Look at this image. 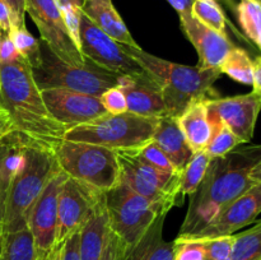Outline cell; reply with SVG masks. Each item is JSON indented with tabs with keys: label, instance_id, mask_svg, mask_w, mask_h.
Here are the masks:
<instances>
[{
	"label": "cell",
	"instance_id": "6da1fadb",
	"mask_svg": "<svg viewBox=\"0 0 261 260\" xmlns=\"http://www.w3.org/2000/svg\"><path fill=\"white\" fill-rule=\"evenodd\" d=\"M261 161V144L236 147L212 158L205 176L190 195L188 213L176 239H185L205 227L221 209L255 185L250 173Z\"/></svg>",
	"mask_w": 261,
	"mask_h": 260
},
{
	"label": "cell",
	"instance_id": "7a4b0ae2",
	"mask_svg": "<svg viewBox=\"0 0 261 260\" xmlns=\"http://www.w3.org/2000/svg\"><path fill=\"white\" fill-rule=\"evenodd\" d=\"M0 107L23 142L54 152L66 130L54 119L22 56L0 63Z\"/></svg>",
	"mask_w": 261,
	"mask_h": 260
},
{
	"label": "cell",
	"instance_id": "3957f363",
	"mask_svg": "<svg viewBox=\"0 0 261 260\" xmlns=\"http://www.w3.org/2000/svg\"><path fill=\"white\" fill-rule=\"evenodd\" d=\"M122 48L161 84L166 110L170 116L178 117L195 101L216 98L213 84L222 74L219 69L172 63L147 53L139 45H122Z\"/></svg>",
	"mask_w": 261,
	"mask_h": 260
},
{
	"label": "cell",
	"instance_id": "277c9868",
	"mask_svg": "<svg viewBox=\"0 0 261 260\" xmlns=\"http://www.w3.org/2000/svg\"><path fill=\"white\" fill-rule=\"evenodd\" d=\"M59 170L54 152L24 143L20 162L8 190L0 233L27 226L31 208Z\"/></svg>",
	"mask_w": 261,
	"mask_h": 260
},
{
	"label": "cell",
	"instance_id": "5b68a950",
	"mask_svg": "<svg viewBox=\"0 0 261 260\" xmlns=\"http://www.w3.org/2000/svg\"><path fill=\"white\" fill-rule=\"evenodd\" d=\"M40 41V64L32 70L38 89H68L79 93L101 97L103 92L121 84L124 75L101 68L89 59L81 66L61 60L43 40Z\"/></svg>",
	"mask_w": 261,
	"mask_h": 260
},
{
	"label": "cell",
	"instance_id": "8992f818",
	"mask_svg": "<svg viewBox=\"0 0 261 260\" xmlns=\"http://www.w3.org/2000/svg\"><path fill=\"white\" fill-rule=\"evenodd\" d=\"M158 119L133 112L107 114L66 130L64 139L101 145L116 152H135L152 142Z\"/></svg>",
	"mask_w": 261,
	"mask_h": 260
},
{
	"label": "cell",
	"instance_id": "52a82bcc",
	"mask_svg": "<svg viewBox=\"0 0 261 260\" xmlns=\"http://www.w3.org/2000/svg\"><path fill=\"white\" fill-rule=\"evenodd\" d=\"M58 165L69 177L106 193L120 183L117 152L101 145L61 140L54 150Z\"/></svg>",
	"mask_w": 261,
	"mask_h": 260
},
{
	"label": "cell",
	"instance_id": "ba28073f",
	"mask_svg": "<svg viewBox=\"0 0 261 260\" xmlns=\"http://www.w3.org/2000/svg\"><path fill=\"white\" fill-rule=\"evenodd\" d=\"M110 228L121 237L127 249L134 246L160 214L152 203L120 181L105 193Z\"/></svg>",
	"mask_w": 261,
	"mask_h": 260
},
{
	"label": "cell",
	"instance_id": "9c48e42d",
	"mask_svg": "<svg viewBox=\"0 0 261 260\" xmlns=\"http://www.w3.org/2000/svg\"><path fill=\"white\" fill-rule=\"evenodd\" d=\"M120 181L167 214L178 205L180 175L161 172L126 152H117Z\"/></svg>",
	"mask_w": 261,
	"mask_h": 260
},
{
	"label": "cell",
	"instance_id": "30bf717a",
	"mask_svg": "<svg viewBox=\"0 0 261 260\" xmlns=\"http://www.w3.org/2000/svg\"><path fill=\"white\" fill-rule=\"evenodd\" d=\"M79 48L86 59H89L101 68L125 76L148 75L135 59L122 48L121 43L99 30L83 12H79Z\"/></svg>",
	"mask_w": 261,
	"mask_h": 260
},
{
	"label": "cell",
	"instance_id": "8fae6325",
	"mask_svg": "<svg viewBox=\"0 0 261 260\" xmlns=\"http://www.w3.org/2000/svg\"><path fill=\"white\" fill-rule=\"evenodd\" d=\"M25 13L37 25L41 40L47 43L58 58L75 66L86 63L66 25L58 0H25Z\"/></svg>",
	"mask_w": 261,
	"mask_h": 260
},
{
	"label": "cell",
	"instance_id": "7c38bea8",
	"mask_svg": "<svg viewBox=\"0 0 261 260\" xmlns=\"http://www.w3.org/2000/svg\"><path fill=\"white\" fill-rule=\"evenodd\" d=\"M103 194L75 178H65L59 195L56 244L83 228Z\"/></svg>",
	"mask_w": 261,
	"mask_h": 260
},
{
	"label": "cell",
	"instance_id": "4fadbf2b",
	"mask_svg": "<svg viewBox=\"0 0 261 260\" xmlns=\"http://www.w3.org/2000/svg\"><path fill=\"white\" fill-rule=\"evenodd\" d=\"M261 213V183H256L246 193L218 212L209 223L195 233L176 240H211L231 236L239 229L254 223Z\"/></svg>",
	"mask_w": 261,
	"mask_h": 260
},
{
	"label": "cell",
	"instance_id": "5bb4252c",
	"mask_svg": "<svg viewBox=\"0 0 261 260\" xmlns=\"http://www.w3.org/2000/svg\"><path fill=\"white\" fill-rule=\"evenodd\" d=\"M66 177L68 175L59 170L46 184L45 189L28 213L27 226L32 232L41 260H43L51 247L56 244L59 195Z\"/></svg>",
	"mask_w": 261,
	"mask_h": 260
},
{
	"label": "cell",
	"instance_id": "9a60e30c",
	"mask_svg": "<svg viewBox=\"0 0 261 260\" xmlns=\"http://www.w3.org/2000/svg\"><path fill=\"white\" fill-rule=\"evenodd\" d=\"M43 102L56 121L69 130L110 114L101 98L68 89H42Z\"/></svg>",
	"mask_w": 261,
	"mask_h": 260
},
{
	"label": "cell",
	"instance_id": "2e32d148",
	"mask_svg": "<svg viewBox=\"0 0 261 260\" xmlns=\"http://www.w3.org/2000/svg\"><path fill=\"white\" fill-rule=\"evenodd\" d=\"M205 105L218 115L242 144L251 142L261 110V93L252 91L240 96L208 98Z\"/></svg>",
	"mask_w": 261,
	"mask_h": 260
},
{
	"label": "cell",
	"instance_id": "e0dca14e",
	"mask_svg": "<svg viewBox=\"0 0 261 260\" xmlns=\"http://www.w3.org/2000/svg\"><path fill=\"white\" fill-rule=\"evenodd\" d=\"M180 24L198 53L199 63L196 65L204 69H219L229 51L234 47L228 36L204 25L191 15V12L180 14Z\"/></svg>",
	"mask_w": 261,
	"mask_h": 260
},
{
	"label": "cell",
	"instance_id": "ac0fdd59",
	"mask_svg": "<svg viewBox=\"0 0 261 260\" xmlns=\"http://www.w3.org/2000/svg\"><path fill=\"white\" fill-rule=\"evenodd\" d=\"M120 87L126 98L129 112L155 119L167 115L161 84L150 73L143 76L124 75Z\"/></svg>",
	"mask_w": 261,
	"mask_h": 260
},
{
	"label": "cell",
	"instance_id": "d6986e66",
	"mask_svg": "<svg viewBox=\"0 0 261 260\" xmlns=\"http://www.w3.org/2000/svg\"><path fill=\"white\" fill-rule=\"evenodd\" d=\"M152 140L167 155L175 170L181 175L194 155V150L186 140L177 117L170 115L160 117Z\"/></svg>",
	"mask_w": 261,
	"mask_h": 260
},
{
	"label": "cell",
	"instance_id": "ffe728a7",
	"mask_svg": "<svg viewBox=\"0 0 261 260\" xmlns=\"http://www.w3.org/2000/svg\"><path fill=\"white\" fill-rule=\"evenodd\" d=\"M81 9L99 30L116 42L126 46H138L112 4V0H83Z\"/></svg>",
	"mask_w": 261,
	"mask_h": 260
},
{
	"label": "cell",
	"instance_id": "44dd1931",
	"mask_svg": "<svg viewBox=\"0 0 261 260\" xmlns=\"http://www.w3.org/2000/svg\"><path fill=\"white\" fill-rule=\"evenodd\" d=\"M167 214H160L139 241L127 249L125 260H173L175 242L163 240V224Z\"/></svg>",
	"mask_w": 261,
	"mask_h": 260
},
{
	"label": "cell",
	"instance_id": "7402d4cb",
	"mask_svg": "<svg viewBox=\"0 0 261 260\" xmlns=\"http://www.w3.org/2000/svg\"><path fill=\"white\" fill-rule=\"evenodd\" d=\"M110 228L105 194L99 199L93 213L81 229L79 256L81 260H99L103 250L105 239Z\"/></svg>",
	"mask_w": 261,
	"mask_h": 260
},
{
	"label": "cell",
	"instance_id": "603a6c76",
	"mask_svg": "<svg viewBox=\"0 0 261 260\" xmlns=\"http://www.w3.org/2000/svg\"><path fill=\"white\" fill-rule=\"evenodd\" d=\"M177 120L194 153L205 149L211 138V124L205 99L193 102Z\"/></svg>",
	"mask_w": 261,
	"mask_h": 260
},
{
	"label": "cell",
	"instance_id": "cb8c5ba5",
	"mask_svg": "<svg viewBox=\"0 0 261 260\" xmlns=\"http://www.w3.org/2000/svg\"><path fill=\"white\" fill-rule=\"evenodd\" d=\"M24 142L17 133L0 139V224L4 216L8 190L20 162Z\"/></svg>",
	"mask_w": 261,
	"mask_h": 260
},
{
	"label": "cell",
	"instance_id": "d4e9b609",
	"mask_svg": "<svg viewBox=\"0 0 261 260\" xmlns=\"http://www.w3.org/2000/svg\"><path fill=\"white\" fill-rule=\"evenodd\" d=\"M0 260H41L28 226L0 233Z\"/></svg>",
	"mask_w": 261,
	"mask_h": 260
},
{
	"label": "cell",
	"instance_id": "484cf974",
	"mask_svg": "<svg viewBox=\"0 0 261 260\" xmlns=\"http://www.w3.org/2000/svg\"><path fill=\"white\" fill-rule=\"evenodd\" d=\"M208 110V119L211 124V138L205 147L206 154L211 158L222 157L242 144L239 138L227 127V125L218 117L214 111Z\"/></svg>",
	"mask_w": 261,
	"mask_h": 260
},
{
	"label": "cell",
	"instance_id": "4316f807",
	"mask_svg": "<svg viewBox=\"0 0 261 260\" xmlns=\"http://www.w3.org/2000/svg\"><path fill=\"white\" fill-rule=\"evenodd\" d=\"M212 158L206 154L205 150L194 153L191 160L182 170L178 183V205L182 204L186 195H191L196 191L200 183L205 176L208 166Z\"/></svg>",
	"mask_w": 261,
	"mask_h": 260
},
{
	"label": "cell",
	"instance_id": "83f0119b",
	"mask_svg": "<svg viewBox=\"0 0 261 260\" xmlns=\"http://www.w3.org/2000/svg\"><path fill=\"white\" fill-rule=\"evenodd\" d=\"M221 73L227 74L233 81L242 84L252 86L254 82V63L250 59L249 54L244 50L234 46L226 59L223 60L222 65L219 66Z\"/></svg>",
	"mask_w": 261,
	"mask_h": 260
},
{
	"label": "cell",
	"instance_id": "f1b7e54d",
	"mask_svg": "<svg viewBox=\"0 0 261 260\" xmlns=\"http://www.w3.org/2000/svg\"><path fill=\"white\" fill-rule=\"evenodd\" d=\"M261 259V221L241 233H234L229 260Z\"/></svg>",
	"mask_w": 261,
	"mask_h": 260
},
{
	"label": "cell",
	"instance_id": "f546056e",
	"mask_svg": "<svg viewBox=\"0 0 261 260\" xmlns=\"http://www.w3.org/2000/svg\"><path fill=\"white\" fill-rule=\"evenodd\" d=\"M7 35L20 56L30 64L31 68H35L40 64V41L28 32L25 25L19 27L12 24Z\"/></svg>",
	"mask_w": 261,
	"mask_h": 260
},
{
	"label": "cell",
	"instance_id": "4dcf8cb0",
	"mask_svg": "<svg viewBox=\"0 0 261 260\" xmlns=\"http://www.w3.org/2000/svg\"><path fill=\"white\" fill-rule=\"evenodd\" d=\"M237 18L245 35L256 43L261 37V0H240Z\"/></svg>",
	"mask_w": 261,
	"mask_h": 260
},
{
	"label": "cell",
	"instance_id": "1f68e13d",
	"mask_svg": "<svg viewBox=\"0 0 261 260\" xmlns=\"http://www.w3.org/2000/svg\"><path fill=\"white\" fill-rule=\"evenodd\" d=\"M191 15L206 27L219 33H226V17L216 0H194Z\"/></svg>",
	"mask_w": 261,
	"mask_h": 260
},
{
	"label": "cell",
	"instance_id": "d6a6232c",
	"mask_svg": "<svg viewBox=\"0 0 261 260\" xmlns=\"http://www.w3.org/2000/svg\"><path fill=\"white\" fill-rule=\"evenodd\" d=\"M130 154H133L135 158L142 161V162L149 165L150 167L161 171V172L171 173V175H180L175 170V167L171 163V161L168 160L167 155L161 150V148L153 140L148 143L147 145H144L143 148H140V149L135 150V152H130Z\"/></svg>",
	"mask_w": 261,
	"mask_h": 260
},
{
	"label": "cell",
	"instance_id": "836d02e7",
	"mask_svg": "<svg viewBox=\"0 0 261 260\" xmlns=\"http://www.w3.org/2000/svg\"><path fill=\"white\" fill-rule=\"evenodd\" d=\"M234 235L203 240L205 249V260H229Z\"/></svg>",
	"mask_w": 261,
	"mask_h": 260
},
{
	"label": "cell",
	"instance_id": "e575fe53",
	"mask_svg": "<svg viewBox=\"0 0 261 260\" xmlns=\"http://www.w3.org/2000/svg\"><path fill=\"white\" fill-rule=\"evenodd\" d=\"M173 260H205L204 242L200 240H175Z\"/></svg>",
	"mask_w": 261,
	"mask_h": 260
},
{
	"label": "cell",
	"instance_id": "d590c367",
	"mask_svg": "<svg viewBox=\"0 0 261 260\" xmlns=\"http://www.w3.org/2000/svg\"><path fill=\"white\" fill-rule=\"evenodd\" d=\"M126 252L127 245L125 244L124 240L117 236L111 228H109L99 260H125Z\"/></svg>",
	"mask_w": 261,
	"mask_h": 260
},
{
	"label": "cell",
	"instance_id": "8d00e7d4",
	"mask_svg": "<svg viewBox=\"0 0 261 260\" xmlns=\"http://www.w3.org/2000/svg\"><path fill=\"white\" fill-rule=\"evenodd\" d=\"M99 98H101V102L105 106V109L110 114L117 115L127 111L126 98H125V94L120 86H115L112 88L107 89L106 92L102 93Z\"/></svg>",
	"mask_w": 261,
	"mask_h": 260
},
{
	"label": "cell",
	"instance_id": "74e56055",
	"mask_svg": "<svg viewBox=\"0 0 261 260\" xmlns=\"http://www.w3.org/2000/svg\"><path fill=\"white\" fill-rule=\"evenodd\" d=\"M79 244H81V231L64 240L61 246V260H81Z\"/></svg>",
	"mask_w": 261,
	"mask_h": 260
},
{
	"label": "cell",
	"instance_id": "f35d334b",
	"mask_svg": "<svg viewBox=\"0 0 261 260\" xmlns=\"http://www.w3.org/2000/svg\"><path fill=\"white\" fill-rule=\"evenodd\" d=\"M10 13V25H25V0H3Z\"/></svg>",
	"mask_w": 261,
	"mask_h": 260
},
{
	"label": "cell",
	"instance_id": "ab89813d",
	"mask_svg": "<svg viewBox=\"0 0 261 260\" xmlns=\"http://www.w3.org/2000/svg\"><path fill=\"white\" fill-rule=\"evenodd\" d=\"M19 56L20 54L18 53L7 33H3L2 42H0V63H9Z\"/></svg>",
	"mask_w": 261,
	"mask_h": 260
},
{
	"label": "cell",
	"instance_id": "60d3db41",
	"mask_svg": "<svg viewBox=\"0 0 261 260\" xmlns=\"http://www.w3.org/2000/svg\"><path fill=\"white\" fill-rule=\"evenodd\" d=\"M12 133H15L12 126V122H10L9 117L5 114L4 110L0 107V139L5 138L7 135L12 134Z\"/></svg>",
	"mask_w": 261,
	"mask_h": 260
},
{
	"label": "cell",
	"instance_id": "b9f144b4",
	"mask_svg": "<svg viewBox=\"0 0 261 260\" xmlns=\"http://www.w3.org/2000/svg\"><path fill=\"white\" fill-rule=\"evenodd\" d=\"M10 28V13L3 0H0V31L7 33Z\"/></svg>",
	"mask_w": 261,
	"mask_h": 260
},
{
	"label": "cell",
	"instance_id": "7bdbcfd3",
	"mask_svg": "<svg viewBox=\"0 0 261 260\" xmlns=\"http://www.w3.org/2000/svg\"><path fill=\"white\" fill-rule=\"evenodd\" d=\"M252 63H254V82H252V87H254L255 92L261 93V56H257Z\"/></svg>",
	"mask_w": 261,
	"mask_h": 260
},
{
	"label": "cell",
	"instance_id": "ee69618b",
	"mask_svg": "<svg viewBox=\"0 0 261 260\" xmlns=\"http://www.w3.org/2000/svg\"><path fill=\"white\" fill-rule=\"evenodd\" d=\"M167 2L178 13V15L191 12V4L188 0H167Z\"/></svg>",
	"mask_w": 261,
	"mask_h": 260
},
{
	"label": "cell",
	"instance_id": "f6af8a7d",
	"mask_svg": "<svg viewBox=\"0 0 261 260\" xmlns=\"http://www.w3.org/2000/svg\"><path fill=\"white\" fill-rule=\"evenodd\" d=\"M61 246H63V242L54 245L47 255L43 257V260H61Z\"/></svg>",
	"mask_w": 261,
	"mask_h": 260
},
{
	"label": "cell",
	"instance_id": "bcb514c9",
	"mask_svg": "<svg viewBox=\"0 0 261 260\" xmlns=\"http://www.w3.org/2000/svg\"><path fill=\"white\" fill-rule=\"evenodd\" d=\"M250 177H251V180L255 181V183H261V161L252 168L251 173H250Z\"/></svg>",
	"mask_w": 261,
	"mask_h": 260
},
{
	"label": "cell",
	"instance_id": "7dc6e473",
	"mask_svg": "<svg viewBox=\"0 0 261 260\" xmlns=\"http://www.w3.org/2000/svg\"><path fill=\"white\" fill-rule=\"evenodd\" d=\"M255 45H256V46H257V47H259V48H260V50H261V37L259 38V41H257V42H256V43H255Z\"/></svg>",
	"mask_w": 261,
	"mask_h": 260
},
{
	"label": "cell",
	"instance_id": "c3c4849f",
	"mask_svg": "<svg viewBox=\"0 0 261 260\" xmlns=\"http://www.w3.org/2000/svg\"><path fill=\"white\" fill-rule=\"evenodd\" d=\"M188 2L190 3V4H193V2H194V0H188Z\"/></svg>",
	"mask_w": 261,
	"mask_h": 260
},
{
	"label": "cell",
	"instance_id": "681fc988",
	"mask_svg": "<svg viewBox=\"0 0 261 260\" xmlns=\"http://www.w3.org/2000/svg\"><path fill=\"white\" fill-rule=\"evenodd\" d=\"M2 36H3V33H0V42H2Z\"/></svg>",
	"mask_w": 261,
	"mask_h": 260
},
{
	"label": "cell",
	"instance_id": "f907efd6",
	"mask_svg": "<svg viewBox=\"0 0 261 260\" xmlns=\"http://www.w3.org/2000/svg\"><path fill=\"white\" fill-rule=\"evenodd\" d=\"M260 260H261V259H260Z\"/></svg>",
	"mask_w": 261,
	"mask_h": 260
}]
</instances>
